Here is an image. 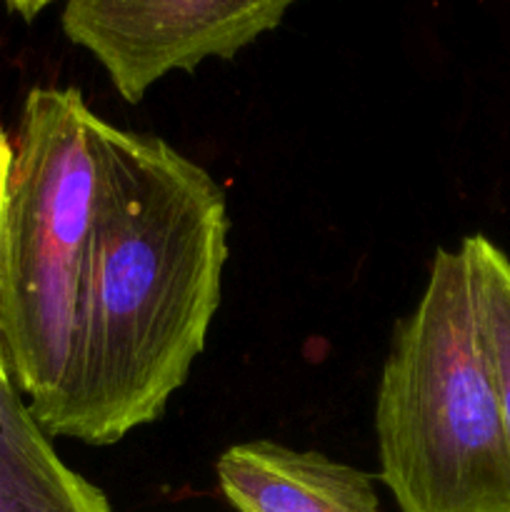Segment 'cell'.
Segmentation results:
<instances>
[{
	"instance_id": "obj_3",
	"label": "cell",
	"mask_w": 510,
	"mask_h": 512,
	"mask_svg": "<svg viewBox=\"0 0 510 512\" xmlns=\"http://www.w3.org/2000/svg\"><path fill=\"white\" fill-rule=\"evenodd\" d=\"M380 480L400 512H510L500 415L465 248L435 250L375 395Z\"/></svg>"
},
{
	"instance_id": "obj_8",
	"label": "cell",
	"mask_w": 510,
	"mask_h": 512,
	"mask_svg": "<svg viewBox=\"0 0 510 512\" xmlns=\"http://www.w3.org/2000/svg\"><path fill=\"white\" fill-rule=\"evenodd\" d=\"M10 168H13V140L0 130V230H3L5 205H8V185H10ZM0 375H10L5 368L3 348H0Z\"/></svg>"
},
{
	"instance_id": "obj_4",
	"label": "cell",
	"mask_w": 510,
	"mask_h": 512,
	"mask_svg": "<svg viewBox=\"0 0 510 512\" xmlns=\"http://www.w3.org/2000/svg\"><path fill=\"white\" fill-rule=\"evenodd\" d=\"M298 0H65L63 30L105 68L125 103L173 70L230 60Z\"/></svg>"
},
{
	"instance_id": "obj_7",
	"label": "cell",
	"mask_w": 510,
	"mask_h": 512,
	"mask_svg": "<svg viewBox=\"0 0 510 512\" xmlns=\"http://www.w3.org/2000/svg\"><path fill=\"white\" fill-rule=\"evenodd\" d=\"M460 245L473 268L480 330L510 440V258L485 235H470Z\"/></svg>"
},
{
	"instance_id": "obj_2",
	"label": "cell",
	"mask_w": 510,
	"mask_h": 512,
	"mask_svg": "<svg viewBox=\"0 0 510 512\" xmlns=\"http://www.w3.org/2000/svg\"><path fill=\"white\" fill-rule=\"evenodd\" d=\"M78 88H33L0 230V348L35 423L60 435L83 335L100 195V130Z\"/></svg>"
},
{
	"instance_id": "obj_5",
	"label": "cell",
	"mask_w": 510,
	"mask_h": 512,
	"mask_svg": "<svg viewBox=\"0 0 510 512\" xmlns=\"http://www.w3.org/2000/svg\"><path fill=\"white\" fill-rule=\"evenodd\" d=\"M215 473L238 512H383L368 473L273 440L233 445Z\"/></svg>"
},
{
	"instance_id": "obj_9",
	"label": "cell",
	"mask_w": 510,
	"mask_h": 512,
	"mask_svg": "<svg viewBox=\"0 0 510 512\" xmlns=\"http://www.w3.org/2000/svg\"><path fill=\"white\" fill-rule=\"evenodd\" d=\"M5 3H8L10 8L15 10V13L23 15L25 20H30V18H35V15H38L40 10L48 8V5L53 3V0H5Z\"/></svg>"
},
{
	"instance_id": "obj_1",
	"label": "cell",
	"mask_w": 510,
	"mask_h": 512,
	"mask_svg": "<svg viewBox=\"0 0 510 512\" xmlns=\"http://www.w3.org/2000/svg\"><path fill=\"white\" fill-rule=\"evenodd\" d=\"M225 193L163 138L103 123L83 335L60 438L155 423L203 353L228 258Z\"/></svg>"
},
{
	"instance_id": "obj_6",
	"label": "cell",
	"mask_w": 510,
	"mask_h": 512,
	"mask_svg": "<svg viewBox=\"0 0 510 512\" xmlns=\"http://www.w3.org/2000/svg\"><path fill=\"white\" fill-rule=\"evenodd\" d=\"M0 512H113L103 490L60 460L10 375H0Z\"/></svg>"
}]
</instances>
